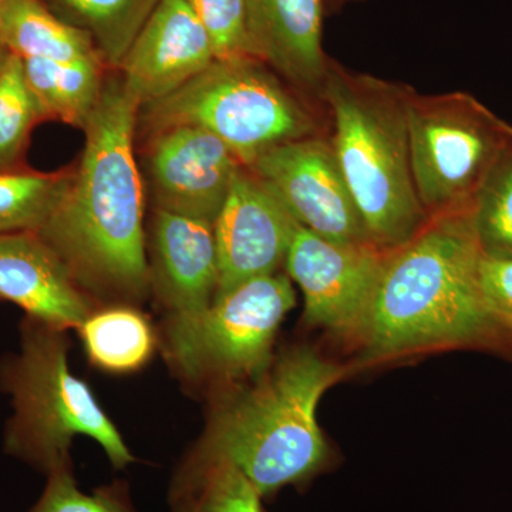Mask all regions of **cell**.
Returning <instances> with one entry per match:
<instances>
[{
    "label": "cell",
    "mask_w": 512,
    "mask_h": 512,
    "mask_svg": "<svg viewBox=\"0 0 512 512\" xmlns=\"http://www.w3.org/2000/svg\"><path fill=\"white\" fill-rule=\"evenodd\" d=\"M140 103L123 80L103 87L87 120L79 170L62 201L36 232L79 286L138 301L151 284L143 231V185L134 157Z\"/></svg>",
    "instance_id": "1"
},
{
    "label": "cell",
    "mask_w": 512,
    "mask_h": 512,
    "mask_svg": "<svg viewBox=\"0 0 512 512\" xmlns=\"http://www.w3.org/2000/svg\"><path fill=\"white\" fill-rule=\"evenodd\" d=\"M481 258L471 212L430 218L410 241L387 252L357 342L362 365L434 350L501 353L481 289Z\"/></svg>",
    "instance_id": "2"
},
{
    "label": "cell",
    "mask_w": 512,
    "mask_h": 512,
    "mask_svg": "<svg viewBox=\"0 0 512 512\" xmlns=\"http://www.w3.org/2000/svg\"><path fill=\"white\" fill-rule=\"evenodd\" d=\"M349 372L311 348L285 353L218 412L200 450L234 464L262 500L308 483L332 460L316 416L320 399Z\"/></svg>",
    "instance_id": "3"
},
{
    "label": "cell",
    "mask_w": 512,
    "mask_h": 512,
    "mask_svg": "<svg viewBox=\"0 0 512 512\" xmlns=\"http://www.w3.org/2000/svg\"><path fill=\"white\" fill-rule=\"evenodd\" d=\"M412 87L330 64L329 138L369 241L390 252L429 222L414 187L407 103Z\"/></svg>",
    "instance_id": "4"
},
{
    "label": "cell",
    "mask_w": 512,
    "mask_h": 512,
    "mask_svg": "<svg viewBox=\"0 0 512 512\" xmlns=\"http://www.w3.org/2000/svg\"><path fill=\"white\" fill-rule=\"evenodd\" d=\"M67 356L64 330L30 316L22 320L19 352L0 360V390L13 406L6 454L49 474L72 463L74 437L87 436L103 447L111 466L124 470L136 458L90 387L70 372Z\"/></svg>",
    "instance_id": "5"
},
{
    "label": "cell",
    "mask_w": 512,
    "mask_h": 512,
    "mask_svg": "<svg viewBox=\"0 0 512 512\" xmlns=\"http://www.w3.org/2000/svg\"><path fill=\"white\" fill-rule=\"evenodd\" d=\"M146 107L153 133L175 126L204 128L245 167L276 147L330 131L325 104L254 57L215 60L177 92Z\"/></svg>",
    "instance_id": "6"
},
{
    "label": "cell",
    "mask_w": 512,
    "mask_h": 512,
    "mask_svg": "<svg viewBox=\"0 0 512 512\" xmlns=\"http://www.w3.org/2000/svg\"><path fill=\"white\" fill-rule=\"evenodd\" d=\"M410 160L427 217L470 214L481 188L512 148V126L466 92L407 103Z\"/></svg>",
    "instance_id": "7"
},
{
    "label": "cell",
    "mask_w": 512,
    "mask_h": 512,
    "mask_svg": "<svg viewBox=\"0 0 512 512\" xmlns=\"http://www.w3.org/2000/svg\"><path fill=\"white\" fill-rule=\"evenodd\" d=\"M295 306L288 274L262 275L214 299L207 311L173 316L167 329L171 362L191 380L258 379L271 365L282 320Z\"/></svg>",
    "instance_id": "8"
},
{
    "label": "cell",
    "mask_w": 512,
    "mask_h": 512,
    "mask_svg": "<svg viewBox=\"0 0 512 512\" xmlns=\"http://www.w3.org/2000/svg\"><path fill=\"white\" fill-rule=\"evenodd\" d=\"M386 255L375 245L338 244L298 225L285 266L303 293L306 322L357 345Z\"/></svg>",
    "instance_id": "9"
},
{
    "label": "cell",
    "mask_w": 512,
    "mask_h": 512,
    "mask_svg": "<svg viewBox=\"0 0 512 512\" xmlns=\"http://www.w3.org/2000/svg\"><path fill=\"white\" fill-rule=\"evenodd\" d=\"M301 227L338 244H370L329 134L292 141L249 165Z\"/></svg>",
    "instance_id": "10"
},
{
    "label": "cell",
    "mask_w": 512,
    "mask_h": 512,
    "mask_svg": "<svg viewBox=\"0 0 512 512\" xmlns=\"http://www.w3.org/2000/svg\"><path fill=\"white\" fill-rule=\"evenodd\" d=\"M298 225L271 188L244 165L214 222L220 271L215 298L278 272Z\"/></svg>",
    "instance_id": "11"
},
{
    "label": "cell",
    "mask_w": 512,
    "mask_h": 512,
    "mask_svg": "<svg viewBox=\"0 0 512 512\" xmlns=\"http://www.w3.org/2000/svg\"><path fill=\"white\" fill-rule=\"evenodd\" d=\"M153 136L150 174L158 210L214 224L244 164L204 128L168 127Z\"/></svg>",
    "instance_id": "12"
},
{
    "label": "cell",
    "mask_w": 512,
    "mask_h": 512,
    "mask_svg": "<svg viewBox=\"0 0 512 512\" xmlns=\"http://www.w3.org/2000/svg\"><path fill=\"white\" fill-rule=\"evenodd\" d=\"M215 62L211 40L187 0H160L120 69L140 106L177 92Z\"/></svg>",
    "instance_id": "13"
},
{
    "label": "cell",
    "mask_w": 512,
    "mask_h": 512,
    "mask_svg": "<svg viewBox=\"0 0 512 512\" xmlns=\"http://www.w3.org/2000/svg\"><path fill=\"white\" fill-rule=\"evenodd\" d=\"M326 13V0H247L249 56L322 104L332 64L322 46Z\"/></svg>",
    "instance_id": "14"
},
{
    "label": "cell",
    "mask_w": 512,
    "mask_h": 512,
    "mask_svg": "<svg viewBox=\"0 0 512 512\" xmlns=\"http://www.w3.org/2000/svg\"><path fill=\"white\" fill-rule=\"evenodd\" d=\"M0 298L64 332L93 313L63 259L32 231L0 235Z\"/></svg>",
    "instance_id": "15"
},
{
    "label": "cell",
    "mask_w": 512,
    "mask_h": 512,
    "mask_svg": "<svg viewBox=\"0 0 512 512\" xmlns=\"http://www.w3.org/2000/svg\"><path fill=\"white\" fill-rule=\"evenodd\" d=\"M154 252L158 291L173 316L207 311L220 276L214 224L157 210Z\"/></svg>",
    "instance_id": "16"
},
{
    "label": "cell",
    "mask_w": 512,
    "mask_h": 512,
    "mask_svg": "<svg viewBox=\"0 0 512 512\" xmlns=\"http://www.w3.org/2000/svg\"><path fill=\"white\" fill-rule=\"evenodd\" d=\"M0 43L20 59L101 60L92 39L40 0H3Z\"/></svg>",
    "instance_id": "17"
},
{
    "label": "cell",
    "mask_w": 512,
    "mask_h": 512,
    "mask_svg": "<svg viewBox=\"0 0 512 512\" xmlns=\"http://www.w3.org/2000/svg\"><path fill=\"white\" fill-rule=\"evenodd\" d=\"M173 512H265L248 478L224 458L198 450L170 488Z\"/></svg>",
    "instance_id": "18"
},
{
    "label": "cell",
    "mask_w": 512,
    "mask_h": 512,
    "mask_svg": "<svg viewBox=\"0 0 512 512\" xmlns=\"http://www.w3.org/2000/svg\"><path fill=\"white\" fill-rule=\"evenodd\" d=\"M30 90L43 116H52L84 127L99 103L101 60L56 62L47 59H22Z\"/></svg>",
    "instance_id": "19"
},
{
    "label": "cell",
    "mask_w": 512,
    "mask_h": 512,
    "mask_svg": "<svg viewBox=\"0 0 512 512\" xmlns=\"http://www.w3.org/2000/svg\"><path fill=\"white\" fill-rule=\"evenodd\" d=\"M59 18L92 39L101 62L120 69L160 0H52Z\"/></svg>",
    "instance_id": "20"
},
{
    "label": "cell",
    "mask_w": 512,
    "mask_h": 512,
    "mask_svg": "<svg viewBox=\"0 0 512 512\" xmlns=\"http://www.w3.org/2000/svg\"><path fill=\"white\" fill-rule=\"evenodd\" d=\"M79 330L89 359L107 372H134L153 355L150 323L128 306L92 313Z\"/></svg>",
    "instance_id": "21"
},
{
    "label": "cell",
    "mask_w": 512,
    "mask_h": 512,
    "mask_svg": "<svg viewBox=\"0 0 512 512\" xmlns=\"http://www.w3.org/2000/svg\"><path fill=\"white\" fill-rule=\"evenodd\" d=\"M73 174H0V235L37 232L62 201Z\"/></svg>",
    "instance_id": "22"
},
{
    "label": "cell",
    "mask_w": 512,
    "mask_h": 512,
    "mask_svg": "<svg viewBox=\"0 0 512 512\" xmlns=\"http://www.w3.org/2000/svg\"><path fill=\"white\" fill-rule=\"evenodd\" d=\"M471 222L483 255L512 259V148L481 188Z\"/></svg>",
    "instance_id": "23"
},
{
    "label": "cell",
    "mask_w": 512,
    "mask_h": 512,
    "mask_svg": "<svg viewBox=\"0 0 512 512\" xmlns=\"http://www.w3.org/2000/svg\"><path fill=\"white\" fill-rule=\"evenodd\" d=\"M42 116L26 80L23 60L9 52L0 69V167L16 160L30 128Z\"/></svg>",
    "instance_id": "24"
},
{
    "label": "cell",
    "mask_w": 512,
    "mask_h": 512,
    "mask_svg": "<svg viewBox=\"0 0 512 512\" xmlns=\"http://www.w3.org/2000/svg\"><path fill=\"white\" fill-rule=\"evenodd\" d=\"M45 490L28 512H138L124 481L103 485L92 494L80 490L72 463L50 471Z\"/></svg>",
    "instance_id": "25"
},
{
    "label": "cell",
    "mask_w": 512,
    "mask_h": 512,
    "mask_svg": "<svg viewBox=\"0 0 512 512\" xmlns=\"http://www.w3.org/2000/svg\"><path fill=\"white\" fill-rule=\"evenodd\" d=\"M211 40L215 60L249 56L247 0H187Z\"/></svg>",
    "instance_id": "26"
},
{
    "label": "cell",
    "mask_w": 512,
    "mask_h": 512,
    "mask_svg": "<svg viewBox=\"0 0 512 512\" xmlns=\"http://www.w3.org/2000/svg\"><path fill=\"white\" fill-rule=\"evenodd\" d=\"M480 281L485 305L500 339L501 355L512 360V259L483 255Z\"/></svg>",
    "instance_id": "27"
},
{
    "label": "cell",
    "mask_w": 512,
    "mask_h": 512,
    "mask_svg": "<svg viewBox=\"0 0 512 512\" xmlns=\"http://www.w3.org/2000/svg\"><path fill=\"white\" fill-rule=\"evenodd\" d=\"M349 2H356V0H326V8L329 10H336L342 8L343 5Z\"/></svg>",
    "instance_id": "28"
},
{
    "label": "cell",
    "mask_w": 512,
    "mask_h": 512,
    "mask_svg": "<svg viewBox=\"0 0 512 512\" xmlns=\"http://www.w3.org/2000/svg\"><path fill=\"white\" fill-rule=\"evenodd\" d=\"M9 55V50L6 49L5 46L0 43V69H2V64L5 63L6 57Z\"/></svg>",
    "instance_id": "29"
},
{
    "label": "cell",
    "mask_w": 512,
    "mask_h": 512,
    "mask_svg": "<svg viewBox=\"0 0 512 512\" xmlns=\"http://www.w3.org/2000/svg\"><path fill=\"white\" fill-rule=\"evenodd\" d=\"M3 0H0V15H2Z\"/></svg>",
    "instance_id": "30"
}]
</instances>
